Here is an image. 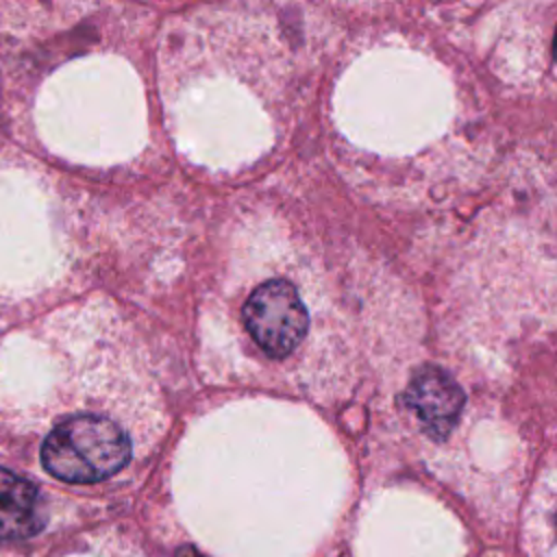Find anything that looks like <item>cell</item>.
Returning a JSON list of instances; mask_svg holds the SVG:
<instances>
[{"mask_svg":"<svg viewBox=\"0 0 557 557\" xmlns=\"http://www.w3.org/2000/svg\"><path fill=\"white\" fill-rule=\"evenodd\" d=\"M131 459L126 433L102 416H72L59 422L41 444L44 468L67 483H98Z\"/></svg>","mask_w":557,"mask_h":557,"instance_id":"cell-1","label":"cell"},{"mask_svg":"<svg viewBox=\"0 0 557 557\" xmlns=\"http://www.w3.org/2000/svg\"><path fill=\"white\" fill-rule=\"evenodd\" d=\"M244 324L272 359L292 355L309 331V313L298 289L285 278L261 283L244 302Z\"/></svg>","mask_w":557,"mask_h":557,"instance_id":"cell-2","label":"cell"},{"mask_svg":"<svg viewBox=\"0 0 557 557\" xmlns=\"http://www.w3.org/2000/svg\"><path fill=\"white\" fill-rule=\"evenodd\" d=\"M463 403L466 396L459 383L437 366L420 368L405 389L407 409L416 413L424 433L435 440H444L453 431Z\"/></svg>","mask_w":557,"mask_h":557,"instance_id":"cell-3","label":"cell"},{"mask_svg":"<svg viewBox=\"0 0 557 557\" xmlns=\"http://www.w3.org/2000/svg\"><path fill=\"white\" fill-rule=\"evenodd\" d=\"M46 524L39 490L0 466V540H26Z\"/></svg>","mask_w":557,"mask_h":557,"instance_id":"cell-4","label":"cell"},{"mask_svg":"<svg viewBox=\"0 0 557 557\" xmlns=\"http://www.w3.org/2000/svg\"><path fill=\"white\" fill-rule=\"evenodd\" d=\"M174 557H202L196 548H191V546H183Z\"/></svg>","mask_w":557,"mask_h":557,"instance_id":"cell-5","label":"cell"}]
</instances>
